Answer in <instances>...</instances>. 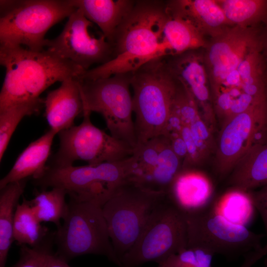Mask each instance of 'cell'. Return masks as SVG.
I'll return each mask as SVG.
<instances>
[{"instance_id": "1", "label": "cell", "mask_w": 267, "mask_h": 267, "mask_svg": "<svg viewBox=\"0 0 267 267\" xmlns=\"http://www.w3.org/2000/svg\"><path fill=\"white\" fill-rule=\"evenodd\" d=\"M169 18L166 2L137 0L117 29L111 44L112 59L85 71L81 80H92L131 73L162 57L163 31Z\"/></svg>"}, {"instance_id": "2", "label": "cell", "mask_w": 267, "mask_h": 267, "mask_svg": "<svg viewBox=\"0 0 267 267\" xmlns=\"http://www.w3.org/2000/svg\"><path fill=\"white\" fill-rule=\"evenodd\" d=\"M0 63L5 70L0 112L17 104L38 100L53 84L79 78L85 71L46 49L36 51L22 46L0 45Z\"/></svg>"}, {"instance_id": "3", "label": "cell", "mask_w": 267, "mask_h": 267, "mask_svg": "<svg viewBox=\"0 0 267 267\" xmlns=\"http://www.w3.org/2000/svg\"><path fill=\"white\" fill-rule=\"evenodd\" d=\"M130 73L137 147L165 133L178 83L171 73L165 57L154 59Z\"/></svg>"}, {"instance_id": "4", "label": "cell", "mask_w": 267, "mask_h": 267, "mask_svg": "<svg viewBox=\"0 0 267 267\" xmlns=\"http://www.w3.org/2000/svg\"><path fill=\"white\" fill-rule=\"evenodd\" d=\"M68 195L66 215L53 232L55 255L67 263L84 255H101L120 267L103 214V204L73 193Z\"/></svg>"}, {"instance_id": "5", "label": "cell", "mask_w": 267, "mask_h": 267, "mask_svg": "<svg viewBox=\"0 0 267 267\" xmlns=\"http://www.w3.org/2000/svg\"><path fill=\"white\" fill-rule=\"evenodd\" d=\"M76 9L68 0H0V45L42 51L48 30Z\"/></svg>"}, {"instance_id": "6", "label": "cell", "mask_w": 267, "mask_h": 267, "mask_svg": "<svg viewBox=\"0 0 267 267\" xmlns=\"http://www.w3.org/2000/svg\"><path fill=\"white\" fill-rule=\"evenodd\" d=\"M187 247L186 215L166 194L153 211L134 245L120 259V267L157 264Z\"/></svg>"}, {"instance_id": "7", "label": "cell", "mask_w": 267, "mask_h": 267, "mask_svg": "<svg viewBox=\"0 0 267 267\" xmlns=\"http://www.w3.org/2000/svg\"><path fill=\"white\" fill-rule=\"evenodd\" d=\"M166 194L147 189L129 179L103 205L110 237L120 262L138 239L156 206Z\"/></svg>"}, {"instance_id": "8", "label": "cell", "mask_w": 267, "mask_h": 267, "mask_svg": "<svg viewBox=\"0 0 267 267\" xmlns=\"http://www.w3.org/2000/svg\"><path fill=\"white\" fill-rule=\"evenodd\" d=\"M135 158L95 166L58 167L48 165L44 174L33 179L42 190L60 187L68 193L100 202L103 205L118 187L131 177Z\"/></svg>"}, {"instance_id": "9", "label": "cell", "mask_w": 267, "mask_h": 267, "mask_svg": "<svg viewBox=\"0 0 267 267\" xmlns=\"http://www.w3.org/2000/svg\"><path fill=\"white\" fill-rule=\"evenodd\" d=\"M130 77V73L118 74L92 80L79 79V82L83 110L100 114L110 134L134 149L137 139Z\"/></svg>"}, {"instance_id": "10", "label": "cell", "mask_w": 267, "mask_h": 267, "mask_svg": "<svg viewBox=\"0 0 267 267\" xmlns=\"http://www.w3.org/2000/svg\"><path fill=\"white\" fill-rule=\"evenodd\" d=\"M90 113L84 110L83 120L79 125H74L58 134L59 147L49 166H69L77 160L95 166L105 162L120 161L134 154V148L128 144L92 124Z\"/></svg>"}, {"instance_id": "11", "label": "cell", "mask_w": 267, "mask_h": 267, "mask_svg": "<svg viewBox=\"0 0 267 267\" xmlns=\"http://www.w3.org/2000/svg\"><path fill=\"white\" fill-rule=\"evenodd\" d=\"M210 207L186 215L187 247H198L217 254L231 255L260 250L264 235L232 223Z\"/></svg>"}, {"instance_id": "12", "label": "cell", "mask_w": 267, "mask_h": 267, "mask_svg": "<svg viewBox=\"0 0 267 267\" xmlns=\"http://www.w3.org/2000/svg\"><path fill=\"white\" fill-rule=\"evenodd\" d=\"M267 101L228 119L222 125L216 144V168L221 178L231 173L255 145L265 141Z\"/></svg>"}, {"instance_id": "13", "label": "cell", "mask_w": 267, "mask_h": 267, "mask_svg": "<svg viewBox=\"0 0 267 267\" xmlns=\"http://www.w3.org/2000/svg\"><path fill=\"white\" fill-rule=\"evenodd\" d=\"M93 26L82 11L76 9L57 37L45 39L44 48L85 71L93 64H104L112 59V46L102 34L95 36L91 33Z\"/></svg>"}, {"instance_id": "14", "label": "cell", "mask_w": 267, "mask_h": 267, "mask_svg": "<svg viewBox=\"0 0 267 267\" xmlns=\"http://www.w3.org/2000/svg\"><path fill=\"white\" fill-rule=\"evenodd\" d=\"M259 35L258 26L243 28L235 26L211 39L203 54L211 92L237 69L248 47Z\"/></svg>"}, {"instance_id": "15", "label": "cell", "mask_w": 267, "mask_h": 267, "mask_svg": "<svg viewBox=\"0 0 267 267\" xmlns=\"http://www.w3.org/2000/svg\"><path fill=\"white\" fill-rule=\"evenodd\" d=\"M198 49L165 58L171 73L191 93L202 117L213 133L217 129V119L214 110L204 54Z\"/></svg>"}, {"instance_id": "16", "label": "cell", "mask_w": 267, "mask_h": 267, "mask_svg": "<svg viewBox=\"0 0 267 267\" xmlns=\"http://www.w3.org/2000/svg\"><path fill=\"white\" fill-rule=\"evenodd\" d=\"M213 186L209 178L195 169H182L167 193L169 199L185 214L193 213L210 207Z\"/></svg>"}, {"instance_id": "17", "label": "cell", "mask_w": 267, "mask_h": 267, "mask_svg": "<svg viewBox=\"0 0 267 267\" xmlns=\"http://www.w3.org/2000/svg\"><path fill=\"white\" fill-rule=\"evenodd\" d=\"M169 14L191 24L205 37L211 39L231 27L216 0H173L166 2Z\"/></svg>"}, {"instance_id": "18", "label": "cell", "mask_w": 267, "mask_h": 267, "mask_svg": "<svg viewBox=\"0 0 267 267\" xmlns=\"http://www.w3.org/2000/svg\"><path fill=\"white\" fill-rule=\"evenodd\" d=\"M45 117L56 134L74 126L75 118L83 113L78 78H68L47 93L44 101Z\"/></svg>"}, {"instance_id": "19", "label": "cell", "mask_w": 267, "mask_h": 267, "mask_svg": "<svg viewBox=\"0 0 267 267\" xmlns=\"http://www.w3.org/2000/svg\"><path fill=\"white\" fill-rule=\"evenodd\" d=\"M68 2L96 24L110 43L135 3L131 0H68Z\"/></svg>"}, {"instance_id": "20", "label": "cell", "mask_w": 267, "mask_h": 267, "mask_svg": "<svg viewBox=\"0 0 267 267\" xmlns=\"http://www.w3.org/2000/svg\"><path fill=\"white\" fill-rule=\"evenodd\" d=\"M56 134L50 129L37 140L32 142L17 157L9 172L0 180V189L7 184L32 177H41L44 173L46 162Z\"/></svg>"}, {"instance_id": "21", "label": "cell", "mask_w": 267, "mask_h": 267, "mask_svg": "<svg viewBox=\"0 0 267 267\" xmlns=\"http://www.w3.org/2000/svg\"><path fill=\"white\" fill-rule=\"evenodd\" d=\"M174 108L181 123L189 128L204 161L216 148L213 133L202 117L193 96L181 84L178 86Z\"/></svg>"}, {"instance_id": "22", "label": "cell", "mask_w": 267, "mask_h": 267, "mask_svg": "<svg viewBox=\"0 0 267 267\" xmlns=\"http://www.w3.org/2000/svg\"><path fill=\"white\" fill-rule=\"evenodd\" d=\"M232 187L246 191L267 184V141L253 147L230 173Z\"/></svg>"}, {"instance_id": "23", "label": "cell", "mask_w": 267, "mask_h": 267, "mask_svg": "<svg viewBox=\"0 0 267 267\" xmlns=\"http://www.w3.org/2000/svg\"><path fill=\"white\" fill-rule=\"evenodd\" d=\"M237 71L244 92L257 100H267V69L259 36L248 47Z\"/></svg>"}, {"instance_id": "24", "label": "cell", "mask_w": 267, "mask_h": 267, "mask_svg": "<svg viewBox=\"0 0 267 267\" xmlns=\"http://www.w3.org/2000/svg\"><path fill=\"white\" fill-rule=\"evenodd\" d=\"M169 14V13H168ZM163 56H175L205 47V37L186 21L169 14L162 38Z\"/></svg>"}, {"instance_id": "25", "label": "cell", "mask_w": 267, "mask_h": 267, "mask_svg": "<svg viewBox=\"0 0 267 267\" xmlns=\"http://www.w3.org/2000/svg\"><path fill=\"white\" fill-rule=\"evenodd\" d=\"M28 178L13 182L0 189V267H5L13 238L15 210Z\"/></svg>"}, {"instance_id": "26", "label": "cell", "mask_w": 267, "mask_h": 267, "mask_svg": "<svg viewBox=\"0 0 267 267\" xmlns=\"http://www.w3.org/2000/svg\"><path fill=\"white\" fill-rule=\"evenodd\" d=\"M13 238L18 245L40 247L53 240V233L42 225L35 215L30 200L23 198L17 205L13 223Z\"/></svg>"}, {"instance_id": "27", "label": "cell", "mask_w": 267, "mask_h": 267, "mask_svg": "<svg viewBox=\"0 0 267 267\" xmlns=\"http://www.w3.org/2000/svg\"><path fill=\"white\" fill-rule=\"evenodd\" d=\"M182 161L174 152L165 136L155 166L145 176L133 181L149 190L167 194L174 179L182 170Z\"/></svg>"}, {"instance_id": "28", "label": "cell", "mask_w": 267, "mask_h": 267, "mask_svg": "<svg viewBox=\"0 0 267 267\" xmlns=\"http://www.w3.org/2000/svg\"><path fill=\"white\" fill-rule=\"evenodd\" d=\"M211 207L229 222L246 226L252 221L256 209L250 191L235 187L224 193Z\"/></svg>"}, {"instance_id": "29", "label": "cell", "mask_w": 267, "mask_h": 267, "mask_svg": "<svg viewBox=\"0 0 267 267\" xmlns=\"http://www.w3.org/2000/svg\"><path fill=\"white\" fill-rule=\"evenodd\" d=\"M231 26L256 27L267 17V0H216Z\"/></svg>"}, {"instance_id": "30", "label": "cell", "mask_w": 267, "mask_h": 267, "mask_svg": "<svg viewBox=\"0 0 267 267\" xmlns=\"http://www.w3.org/2000/svg\"><path fill=\"white\" fill-rule=\"evenodd\" d=\"M67 191L60 187H52L50 190H42L35 193L30 200L32 210L40 222H50L57 227L65 217L68 202L66 201Z\"/></svg>"}, {"instance_id": "31", "label": "cell", "mask_w": 267, "mask_h": 267, "mask_svg": "<svg viewBox=\"0 0 267 267\" xmlns=\"http://www.w3.org/2000/svg\"><path fill=\"white\" fill-rule=\"evenodd\" d=\"M42 99L17 104L0 112V161L3 158L12 134L26 116L38 113L44 105Z\"/></svg>"}, {"instance_id": "32", "label": "cell", "mask_w": 267, "mask_h": 267, "mask_svg": "<svg viewBox=\"0 0 267 267\" xmlns=\"http://www.w3.org/2000/svg\"><path fill=\"white\" fill-rule=\"evenodd\" d=\"M165 141V136L161 135L149 140L134 149L135 161L130 180L136 181L152 169L157 162Z\"/></svg>"}, {"instance_id": "33", "label": "cell", "mask_w": 267, "mask_h": 267, "mask_svg": "<svg viewBox=\"0 0 267 267\" xmlns=\"http://www.w3.org/2000/svg\"><path fill=\"white\" fill-rule=\"evenodd\" d=\"M214 255L198 247H187L158 263L160 267H212Z\"/></svg>"}, {"instance_id": "34", "label": "cell", "mask_w": 267, "mask_h": 267, "mask_svg": "<svg viewBox=\"0 0 267 267\" xmlns=\"http://www.w3.org/2000/svg\"><path fill=\"white\" fill-rule=\"evenodd\" d=\"M51 245L50 242L37 248H31L42 267H71L68 263L59 259L53 253Z\"/></svg>"}, {"instance_id": "35", "label": "cell", "mask_w": 267, "mask_h": 267, "mask_svg": "<svg viewBox=\"0 0 267 267\" xmlns=\"http://www.w3.org/2000/svg\"><path fill=\"white\" fill-rule=\"evenodd\" d=\"M251 194L255 208L262 217L267 237V184L260 190L251 192Z\"/></svg>"}, {"instance_id": "36", "label": "cell", "mask_w": 267, "mask_h": 267, "mask_svg": "<svg viewBox=\"0 0 267 267\" xmlns=\"http://www.w3.org/2000/svg\"><path fill=\"white\" fill-rule=\"evenodd\" d=\"M163 135L168 138L173 150L183 163L187 156V149L185 143L179 132H168Z\"/></svg>"}, {"instance_id": "37", "label": "cell", "mask_w": 267, "mask_h": 267, "mask_svg": "<svg viewBox=\"0 0 267 267\" xmlns=\"http://www.w3.org/2000/svg\"><path fill=\"white\" fill-rule=\"evenodd\" d=\"M12 267H42L39 261L33 254L31 248L23 245L20 246V258Z\"/></svg>"}, {"instance_id": "38", "label": "cell", "mask_w": 267, "mask_h": 267, "mask_svg": "<svg viewBox=\"0 0 267 267\" xmlns=\"http://www.w3.org/2000/svg\"><path fill=\"white\" fill-rule=\"evenodd\" d=\"M262 28H259V39L261 51L267 69V17L261 24Z\"/></svg>"}, {"instance_id": "39", "label": "cell", "mask_w": 267, "mask_h": 267, "mask_svg": "<svg viewBox=\"0 0 267 267\" xmlns=\"http://www.w3.org/2000/svg\"><path fill=\"white\" fill-rule=\"evenodd\" d=\"M264 267H267V258L265 260L264 262Z\"/></svg>"}, {"instance_id": "40", "label": "cell", "mask_w": 267, "mask_h": 267, "mask_svg": "<svg viewBox=\"0 0 267 267\" xmlns=\"http://www.w3.org/2000/svg\"><path fill=\"white\" fill-rule=\"evenodd\" d=\"M160 267L158 266V267Z\"/></svg>"}]
</instances>
